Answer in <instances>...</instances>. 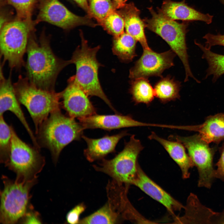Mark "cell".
Listing matches in <instances>:
<instances>
[{
  "label": "cell",
  "mask_w": 224,
  "mask_h": 224,
  "mask_svg": "<svg viewBox=\"0 0 224 224\" xmlns=\"http://www.w3.org/2000/svg\"><path fill=\"white\" fill-rule=\"evenodd\" d=\"M214 223L224 224V210L221 212H218L215 217Z\"/></svg>",
  "instance_id": "37"
},
{
  "label": "cell",
  "mask_w": 224,
  "mask_h": 224,
  "mask_svg": "<svg viewBox=\"0 0 224 224\" xmlns=\"http://www.w3.org/2000/svg\"><path fill=\"white\" fill-rule=\"evenodd\" d=\"M86 206L83 203H79L70 210L66 215L67 223L70 224H79L80 217L86 209Z\"/></svg>",
  "instance_id": "32"
},
{
  "label": "cell",
  "mask_w": 224,
  "mask_h": 224,
  "mask_svg": "<svg viewBox=\"0 0 224 224\" xmlns=\"http://www.w3.org/2000/svg\"><path fill=\"white\" fill-rule=\"evenodd\" d=\"M220 157L216 164L217 169L215 170V177L224 181V143L219 148Z\"/></svg>",
  "instance_id": "35"
},
{
  "label": "cell",
  "mask_w": 224,
  "mask_h": 224,
  "mask_svg": "<svg viewBox=\"0 0 224 224\" xmlns=\"http://www.w3.org/2000/svg\"><path fill=\"white\" fill-rule=\"evenodd\" d=\"M151 18L143 20L146 27L162 38L181 60L184 68V82L190 77L196 82L198 80L193 75L189 61L186 35L188 23H179L166 17L159 10L158 12L152 7L149 8Z\"/></svg>",
  "instance_id": "5"
},
{
  "label": "cell",
  "mask_w": 224,
  "mask_h": 224,
  "mask_svg": "<svg viewBox=\"0 0 224 224\" xmlns=\"http://www.w3.org/2000/svg\"><path fill=\"white\" fill-rule=\"evenodd\" d=\"M12 137V125L7 124L3 115L0 116V160L5 165L9 159Z\"/></svg>",
  "instance_id": "28"
},
{
  "label": "cell",
  "mask_w": 224,
  "mask_h": 224,
  "mask_svg": "<svg viewBox=\"0 0 224 224\" xmlns=\"http://www.w3.org/2000/svg\"><path fill=\"white\" fill-rule=\"evenodd\" d=\"M114 37L112 47L114 53L124 62L132 61L137 56L135 50L137 40L126 32Z\"/></svg>",
  "instance_id": "25"
},
{
  "label": "cell",
  "mask_w": 224,
  "mask_h": 224,
  "mask_svg": "<svg viewBox=\"0 0 224 224\" xmlns=\"http://www.w3.org/2000/svg\"><path fill=\"white\" fill-rule=\"evenodd\" d=\"M12 137L9 159L6 165L16 174V180L36 179V175L45 164L44 157L40 150L22 140L12 125Z\"/></svg>",
  "instance_id": "8"
},
{
  "label": "cell",
  "mask_w": 224,
  "mask_h": 224,
  "mask_svg": "<svg viewBox=\"0 0 224 224\" xmlns=\"http://www.w3.org/2000/svg\"><path fill=\"white\" fill-rule=\"evenodd\" d=\"M203 38L206 40L205 46L208 49H211L212 47L216 45L224 47V34L219 33L214 35L208 33L204 36Z\"/></svg>",
  "instance_id": "33"
},
{
  "label": "cell",
  "mask_w": 224,
  "mask_h": 224,
  "mask_svg": "<svg viewBox=\"0 0 224 224\" xmlns=\"http://www.w3.org/2000/svg\"><path fill=\"white\" fill-rule=\"evenodd\" d=\"M181 83L170 76L162 77L155 84V96L163 104L174 101L180 98Z\"/></svg>",
  "instance_id": "24"
},
{
  "label": "cell",
  "mask_w": 224,
  "mask_h": 224,
  "mask_svg": "<svg viewBox=\"0 0 224 224\" xmlns=\"http://www.w3.org/2000/svg\"><path fill=\"white\" fill-rule=\"evenodd\" d=\"M100 25L114 37L118 36L124 32V19L116 10L110 12Z\"/></svg>",
  "instance_id": "29"
},
{
  "label": "cell",
  "mask_w": 224,
  "mask_h": 224,
  "mask_svg": "<svg viewBox=\"0 0 224 224\" xmlns=\"http://www.w3.org/2000/svg\"><path fill=\"white\" fill-rule=\"evenodd\" d=\"M92 18L100 25L106 16L112 11L116 10L111 0H88Z\"/></svg>",
  "instance_id": "30"
},
{
  "label": "cell",
  "mask_w": 224,
  "mask_h": 224,
  "mask_svg": "<svg viewBox=\"0 0 224 224\" xmlns=\"http://www.w3.org/2000/svg\"><path fill=\"white\" fill-rule=\"evenodd\" d=\"M143 148L140 141L133 135L128 142H125L123 150L114 158H104L93 167L96 171L109 175L117 183L129 185L132 184L136 176L138 158Z\"/></svg>",
  "instance_id": "6"
},
{
  "label": "cell",
  "mask_w": 224,
  "mask_h": 224,
  "mask_svg": "<svg viewBox=\"0 0 224 224\" xmlns=\"http://www.w3.org/2000/svg\"><path fill=\"white\" fill-rule=\"evenodd\" d=\"M61 109L51 113L41 124L36 133L39 147L49 151L55 163L57 161L65 147L82 138L84 130L80 122L63 114Z\"/></svg>",
  "instance_id": "2"
},
{
  "label": "cell",
  "mask_w": 224,
  "mask_h": 224,
  "mask_svg": "<svg viewBox=\"0 0 224 224\" xmlns=\"http://www.w3.org/2000/svg\"><path fill=\"white\" fill-rule=\"evenodd\" d=\"M132 184L137 186L150 197L162 204L172 214L175 211H180L184 208L182 204L149 178L138 164L137 175Z\"/></svg>",
  "instance_id": "16"
},
{
  "label": "cell",
  "mask_w": 224,
  "mask_h": 224,
  "mask_svg": "<svg viewBox=\"0 0 224 224\" xmlns=\"http://www.w3.org/2000/svg\"><path fill=\"white\" fill-rule=\"evenodd\" d=\"M150 139L158 142L164 148L172 159L176 163L181 170L182 177L185 179L190 175L189 170L194 164L185 151V147L181 142L175 140H166L152 132L148 136Z\"/></svg>",
  "instance_id": "21"
},
{
  "label": "cell",
  "mask_w": 224,
  "mask_h": 224,
  "mask_svg": "<svg viewBox=\"0 0 224 224\" xmlns=\"http://www.w3.org/2000/svg\"><path fill=\"white\" fill-rule=\"evenodd\" d=\"M187 131L198 132L201 138L208 143H218L224 140V113L207 117L204 123L187 125Z\"/></svg>",
  "instance_id": "23"
},
{
  "label": "cell",
  "mask_w": 224,
  "mask_h": 224,
  "mask_svg": "<svg viewBox=\"0 0 224 224\" xmlns=\"http://www.w3.org/2000/svg\"><path fill=\"white\" fill-rule=\"evenodd\" d=\"M13 86L19 102L26 108L32 119L35 133L51 113L61 108V92L39 88L21 76Z\"/></svg>",
  "instance_id": "3"
},
{
  "label": "cell",
  "mask_w": 224,
  "mask_h": 224,
  "mask_svg": "<svg viewBox=\"0 0 224 224\" xmlns=\"http://www.w3.org/2000/svg\"><path fill=\"white\" fill-rule=\"evenodd\" d=\"M30 206L24 216L20 220L22 223L25 224H41L42 221L39 214L32 210Z\"/></svg>",
  "instance_id": "34"
},
{
  "label": "cell",
  "mask_w": 224,
  "mask_h": 224,
  "mask_svg": "<svg viewBox=\"0 0 224 224\" xmlns=\"http://www.w3.org/2000/svg\"><path fill=\"white\" fill-rule=\"evenodd\" d=\"M26 53V77L29 82L41 89L55 91L58 74L72 63L71 59L65 60L57 57L51 49L49 40L42 35L39 42L30 37Z\"/></svg>",
  "instance_id": "1"
},
{
  "label": "cell",
  "mask_w": 224,
  "mask_h": 224,
  "mask_svg": "<svg viewBox=\"0 0 224 224\" xmlns=\"http://www.w3.org/2000/svg\"><path fill=\"white\" fill-rule=\"evenodd\" d=\"M30 23L18 20L5 24L0 29V50L3 63L7 62L12 69H20L24 65L31 28Z\"/></svg>",
  "instance_id": "9"
},
{
  "label": "cell",
  "mask_w": 224,
  "mask_h": 224,
  "mask_svg": "<svg viewBox=\"0 0 224 224\" xmlns=\"http://www.w3.org/2000/svg\"><path fill=\"white\" fill-rule=\"evenodd\" d=\"M113 3L116 9H120L126 4L128 0H113Z\"/></svg>",
  "instance_id": "38"
},
{
  "label": "cell",
  "mask_w": 224,
  "mask_h": 224,
  "mask_svg": "<svg viewBox=\"0 0 224 224\" xmlns=\"http://www.w3.org/2000/svg\"><path fill=\"white\" fill-rule=\"evenodd\" d=\"M4 188L1 192L0 222L14 224L22 218L30 206V192L37 179L14 181L3 176Z\"/></svg>",
  "instance_id": "7"
},
{
  "label": "cell",
  "mask_w": 224,
  "mask_h": 224,
  "mask_svg": "<svg viewBox=\"0 0 224 224\" xmlns=\"http://www.w3.org/2000/svg\"><path fill=\"white\" fill-rule=\"evenodd\" d=\"M88 16H80L69 10L58 0H40L37 21H45L64 29L80 25H98Z\"/></svg>",
  "instance_id": "12"
},
{
  "label": "cell",
  "mask_w": 224,
  "mask_h": 224,
  "mask_svg": "<svg viewBox=\"0 0 224 224\" xmlns=\"http://www.w3.org/2000/svg\"><path fill=\"white\" fill-rule=\"evenodd\" d=\"M129 185L112 180L106 187L108 200L100 209L89 215L92 224H118L126 219L132 205L127 193Z\"/></svg>",
  "instance_id": "11"
},
{
  "label": "cell",
  "mask_w": 224,
  "mask_h": 224,
  "mask_svg": "<svg viewBox=\"0 0 224 224\" xmlns=\"http://www.w3.org/2000/svg\"><path fill=\"white\" fill-rule=\"evenodd\" d=\"M75 2L87 13V15L91 18L92 16L87 2L88 0H74Z\"/></svg>",
  "instance_id": "36"
},
{
  "label": "cell",
  "mask_w": 224,
  "mask_h": 224,
  "mask_svg": "<svg viewBox=\"0 0 224 224\" xmlns=\"http://www.w3.org/2000/svg\"><path fill=\"white\" fill-rule=\"evenodd\" d=\"M84 129L100 128L110 131L121 128L136 127L137 120L130 115L95 114L78 119Z\"/></svg>",
  "instance_id": "18"
},
{
  "label": "cell",
  "mask_w": 224,
  "mask_h": 224,
  "mask_svg": "<svg viewBox=\"0 0 224 224\" xmlns=\"http://www.w3.org/2000/svg\"><path fill=\"white\" fill-rule=\"evenodd\" d=\"M195 44L203 52L202 58L206 59L208 67L206 70L204 79L210 75H212V81L215 83L224 74V55L214 53L210 49L206 48L200 42L194 41Z\"/></svg>",
  "instance_id": "26"
},
{
  "label": "cell",
  "mask_w": 224,
  "mask_h": 224,
  "mask_svg": "<svg viewBox=\"0 0 224 224\" xmlns=\"http://www.w3.org/2000/svg\"><path fill=\"white\" fill-rule=\"evenodd\" d=\"M169 139L178 141L187 149L188 155L198 170V186L210 189L215 178L213 159L216 149L210 147L198 134L188 137L171 135Z\"/></svg>",
  "instance_id": "10"
},
{
  "label": "cell",
  "mask_w": 224,
  "mask_h": 224,
  "mask_svg": "<svg viewBox=\"0 0 224 224\" xmlns=\"http://www.w3.org/2000/svg\"><path fill=\"white\" fill-rule=\"evenodd\" d=\"M175 55L171 49L161 53L151 49H143L141 57L130 70L129 77L133 80L152 76L162 77V73L165 70L174 66Z\"/></svg>",
  "instance_id": "13"
},
{
  "label": "cell",
  "mask_w": 224,
  "mask_h": 224,
  "mask_svg": "<svg viewBox=\"0 0 224 224\" xmlns=\"http://www.w3.org/2000/svg\"><path fill=\"white\" fill-rule=\"evenodd\" d=\"M185 214L177 217L176 222L180 223H213L218 212L202 205L197 196L191 193L184 206Z\"/></svg>",
  "instance_id": "22"
},
{
  "label": "cell",
  "mask_w": 224,
  "mask_h": 224,
  "mask_svg": "<svg viewBox=\"0 0 224 224\" xmlns=\"http://www.w3.org/2000/svg\"><path fill=\"white\" fill-rule=\"evenodd\" d=\"M88 96L73 76L68 80L67 87L61 92V108L68 115L78 119L96 114V110Z\"/></svg>",
  "instance_id": "14"
},
{
  "label": "cell",
  "mask_w": 224,
  "mask_h": 224,
  "mask_svg": "<svg viewBox=\"0 0 224 224\" xmlns=\"http://www.w3.org/2000/svg\"><path fill=\"white\" fill-rule=\"evenodd\" d=\"M0 71V116L3 115L7 111L13 114L25 128L34 146L40 150L39 147L33 132L27 121L16 97L11 75L8 78L3 76L2 70Z\"/></svg>",
  "instance_id": "15"
},
{
  "label": "cell",
  "mask_w": 224,
  "mask_h": 224,
  "mask_svg": "<svg viewBox=\"0 0 224 224\" xmlns=\"http://www.w3.org/2000/svg\"><path fill=\"white\" fill-rule=\"evenodd\" d=\"M159 10L164 16L173 20L198 21L207 24L212 22L213 16L204 14L189 6L184 1L176 2L165 0Z\"/></svg>",
  "instance_id": "19"
},
{
  "label": "cell",
  "mask_w": 224,
  "mask_h": 224,
  "mask_svg": "<svg viewBox=\"0 0 224 224\" xmlns=\"http://www.w3.org/2000/svg\"><path fill=\"white\" fill-rule=\"evenodd\" d=\"M119 9L117 11L124 19L126 32L139 42L143 49H150L145 33V25L140 17L139 10L132 2L126 3Z\"/></svg>",
  "instance_id": "20"
},
{
  "label": "cell",
  "mask_w": 224,
  "mask_h": 224,
  "mask_svg": "<svg viewBox=\"0 0 224 224\" xmlns=\"http://www.w3.org/2000/svg\"><path fill=\"white\" fill-rule=\"evenodd\" d=\"M15 9L21 20L30 23L32 12L36 0H7Z\"/></svg>",
  "instance_id": "31"
},
{
  "label": "cell",
  "mask_w": 224,
  "mask_h": 224,
  "mask_svg": "<svg viewBox=\"0 0 224 224\" xmlns=\"http://www.w3.org/2000/svg\"><path fill=\"white\" fill-rule=\"evenodd\" d=\"M127 131H123L113 135H106L99 138H89L83 135L82 138L87 144L84 150V154L90 162L101 160L108 154L114 152L116 147L119 140L128 135Z\"/></svg>",
  "instance_id": "17"
},
{
  "label": "cell",
  "mask_w": 224,
  "mask_h": 224,
  "mask_svg": "<svg viewBox=\"0 0 224 224\" xmlns=\"http://www.w3.org/2000/svg\"><path fill=\"white\" fill-rule=\"evenodd\" d=\"M129 92L135 104L142 103L149 105L155 96L154 89L147 78L132 80Z\"/></svg>",
  "instance_id": "27"
},
{
  "label": "cell",
  "mask_w": 224,
  "mask_h": 224,
  "mask_svg": "<svg viewBox=\"0 0 224 224\" xmlns=\"http://www.w3.org/2000/svg\"><path fill=\"white\" fill-rule=\"evenodd\" d=\"M69 0V1H71V0Z\"/></svg>",
  "instance_id": "39"
},
{
  "label": "cell",
  "mask_w": 224,
  "mask_h": 224,
  "mask_svg": "<svg viewBox=\"0 0 224 224\" xmlns=\"http://www.w3.org/2000/svg\"><path fill=\"white\" fill-rule=\"evenodd\" d=\"M81 45L73 52L71 60L76 66V72L73 76L75 82L88 96H95L102 99L113 111H116L103 91L98 76L100 65L96 55L99 46L91 48L80 32Z\"/></svg>",
  "instance_id": "4"
}]
</instances>
